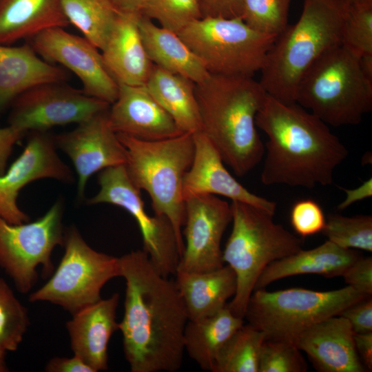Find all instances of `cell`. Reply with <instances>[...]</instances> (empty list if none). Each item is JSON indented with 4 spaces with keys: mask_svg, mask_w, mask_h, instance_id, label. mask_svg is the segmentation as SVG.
I'll use <instances>...</instances> for the list:
<instances>
[{
    "mask_svg": "<svg viewBox=\"0 0 372 372\" xmlns=\"http://www.w3.org/2000/svg\"><path fill=\"white\" fill-rule=\"evenodd\" d=\"M138 26L147 55L155 65L197 84L209 73L178 34L156 25L141 14Z\"/></svg>",
    "mask_w": 372,
    "mask_h": 372,
    "instance_id": "cell-27",
    "label": "cell"
},
{
    "mask_svg": "<svg viewBox=\"0 0 372 372\" xmlns=\"http://www.w3.org/2000/svg\"><path fill=\"white\" fill-rule=\"evenodd\" d=\"M296 103L328 125H358L372 109V85L343 45L321 55L301 79Z\"/></svg>",
    "mask_w": 372,
    "mask_h": 372,
    "instance_id": "cell-7",
    "label": "cell"
},
{
    "mask_svg": "<svg viewBox=\"0 0 372 372\" xmlns=\"http://www.w3.org/2000/svg\"><path fill=\"white\" fill-rule=\"evenodd\" d=\"M342 276L345 283L367 296L372 294V258L360 256Z\"/></svg>",
    "mask_w": 372,
    "mask_h": 372,
    "instance_id": "cell-39",
    "label": "cell"
},
{
    "mask_svg": "<svg viewBox=\"0 0 372 372\" xmlns=\"http://www.w3.org/2000/svg\"><path fill=\"white\" fill-rule=\"evenodd\" d=\"M10 105L8 125L25 133L79 124L110 107L109 103L87 95L65 81L34 85L16 97Z\"/></svg>",
    "mask_w": 372,
    "mask_h": 372,
    "instance_id": "cell-13",
    "label": "cell"
},
{
    "mask_svg": "<svg viewBox=\"0 0 372 372\" xmlns=\"http://www.w3.org/2000/svg\"><path fill=\"white\" fill-rule=\"evenodd\" d=\"M141 14L176 34L203 18L198 0H144Z\"/></svg>",
    "mask_w": 372,
    "mask_h": 372,
    "instance_id": "cell-34",
    "label": "cell"
},
{
    "mask_svg": "<svg viewBox=\"0 0 372 372\" xmlns=\"http://www.w3.org/2000/svg\"><path fill=\"white\" fill-rule=\"evenodd\" d=\"M327 240L344 249L372 251V216L328 215L322 231Z\"/></svg>",
    "mask_w": 372,
    "mask_h": 372,
    "instance_id": "cell-32",
    "label": "cell"
},
{
    "mask_svg": "<svg viewBox=\"0 0 372 372\" xmlns=\"http://www.w3.org/2000/svg\"><path fill=\"white\" fill-rule=\"evenodd\" d=\"M195 94L200 132L236 175H246L265 154L256 116L267 94L253 77L209 74L195 84Z\"/></svg>",
    "mask_w": 372,
    "mask_h": 372,
    "instance_id": "cell-3",
    "label": "cell"
},
{
    "mask_svg": "<svg viewBox=\"0 0 372 372\" xmlns=\"http://www.w3.org/2000/svg\"><path fill=\"white\" fill-rule=\"evenodd\" d=\"M121 12L141 13L144 0H110Z\"/></svg>",
    "mask_w": 372,
    "mask_h": 372,
    "instance_id": "cell-46",
    "label": "cell"
},
{
    "mask_svg": "<svg viewBox=\"0 0 372 372\" xmlns=\"http://www.w3.org/2000/svg\"><path fill=\"white\" fill-rule=\"evenodd\" d=\"M367 296L347 286L332 291L289 288L278 291L254 290L244 319L262 331L266 340L295 342L304 331Z\"/></svg>",
    "mask_w": 372,
    "mask_h": 372,
    "instance_id": "cell-8",
    "label": "cell"
},
{
    "mask_svg": "<svg viewBox=\"0 0 372 372\" xmlns=\"http://www.w3.org/2000/svg\"><path fill=\"white\" fill-rule=\"evenodd\" d=\"M68 79L67 70L43 60L28 43L19 46L0 43V112L34 85Z\"/></svg>",
    "mask_w": 372,
    "mask_h": 372,
    "instance_id": "cell-23",
    "label": "cell"
},
{
    "mask_svg": "<svg viewBox=\"0 0 372 372\" xmlns=\"http://www.w3.org/2000/svg\"><path fill=\"white\" fill-rule=\"evenodd\" d=\"M54 140L48 131L29 132L21 154L0 176V216L11 224L30 221V217L17 205L19 192L28 184L41 179L53 178L72 183L73 172L60 158Z\"/></svg>",
    "mask_w": 372,
    "mask_h": 372,
    "instance_id": "cell-16",
    "label": "cell"
},
{
    "mask_svg": "<svg viewBox=\"0 0 372 372\" xmlns=\"http://www.w3.org/2000/svg\"><path fill=\"white\" fill-rule=\"evenodd\" d=\"M338 316L346 318L355 333L372 332V299L368 296L342 310Z\"/></svg>",
    "mask_w": 372,
    "mask_h": 372,
    "instance_id": "cell-40",
    "label": "cell"
},
{
    "mask_svg": "<svg viewBox=\"0 0 372 372\" xmlns=\"http://www.w3.org/2000/svg\"><path fill=\"white\" fill-rule=\"evenodd\" d=\"M26 41L43 60L74 73L85 94L110 105L116 101L118 84L105 66L100 50L85 37L56 27Z\"/></svg>",
    "mask_w": 372,
    "mask_h": 372,
    "instance_id": "cell-14",
    "label": "cell"
},
{
    "mask_svg": "<svg viewBox=\"0 0 372 372\" xmlns=\"http://www.w3.org/2000/svg\"><path fill=\"white\" fill-rule=\"evenodd\" d=\"M6 350L0 343V372H5L8 371V368L6 364Z\"/></svg>",
    "mask_w": 372,
    "mask_h": 372,
    "instance_id": "cell-47",
    "label": "cell"
},
{
    "mask_svg": "<svg viewBox=\"0 0 372 372\" xmlns=\"http://www.w3.org/2000/svg\"><path fill=\"white\" fill-rule=\"evenodd\" d=\"M347 0H304L298 21L275 39L261 70L266 93L287 104L296 103L299 83L324 52L342 44Z\"/></svg>",
    "mask_w": 372,
    "mask_h": 372,
    "instance_id": "cell-4",
    "label": "cell"
},
{
    "mask_svg": "<svg viewBox=\"0 0 372 372\" xmlns=\"http://www.w3.org/2000/svg\"><path fill=\"white\" fill-rule=\"evenodd\" d=\"M174 275L189 320H198L218 312L227 306V300L236 291V274L227 265L204 272L177 270Z\"/></svg>",
    "mask_w": 372,
    "mask_h": 372,
    "instance_id": "cell-25",
    "label": "cell"
},
{
    "mask_svg": "<svg viewBox=\"0 0 372 372\" xmlns=\"http://www.w3.org/2000/svg\"><path fill=\"white\" fill-rule=\"evenodd\" d=\"M30 324L27 309L3 278H0V343L16 351Z\"/></svg>",
    "mask_w": 372,
    "mask_h": 372,
    "instance_id": "cell-33",
    "label": "cell"
},
{
    "mask_svg": "<svg viewBox=\"0 0 372 372\" xmlns=\"http://www.w3.org/2000/svg\"><path fill=\"white\" fill-rule=\"evenodd\" d=\"M118 300L117 293L108 298H101L73 313L66 323L74 355L94 372L108 368V344L118 329L116 320Z\"/></svg>",
    "mask_w": 372,
    "mask_h": 372,
    "instance_id": "cell-21",
    "label": "cell"
},
{
    "mask_svg": "<svg viewBox=\"0 0 372 372\" xmlns=\"http://www.w3.org/2000/svg\"><path fill=\"white\" fill-rule=\"evenodd\" d=\"M291 0H243L242 19L252 28L278 36L288 25Z\"/></svg>",
    "mask_w": 372,
    "mask_h": 372,
    "instance_id": "cell-36",
    "label": "cell"
},
{
    "mask_svg": "<svg viewBox=\"0 0 372 372\" xmlns=\"http://www.w3.org/2000/svg\"><path fill=\"white\" fill-rule=\"evenodd\" d=\"M97 180L100 190L87 204L108 203L128 211L139 227L143 251L154 267L165 277L174 275L180 252L174 227L166 217L146 212L141 190L131 181L125 165L100 171Z\"/></svg>",
    "mask_w": 372,
    "mask_h": 372,
    "instance_id": "cell-12",
    "label": "cell"
},
{
    "mask_svg": "<svg viewBox=\"0 0 372 372\" xmlns=\"http://www.w3.org/2000/svg\"><path fill=\"white\" fill-rule=\"evenodd\" d=\"M256 125L267 136L260 176L265 185L312 189L331 185L335 169L349 154L327 124L296 103L287 104L267 94Z\"/></svg>",
    "mask_w": 372,
    "mask_h": 372,
    "instance_id": "cell-2",
    "label": "cell"
},
{
    "mask_svg": "<svg viewBox=\"0 0 372 372\" xmlns=\"http://www.w3.org/2000/svg\"><path fill=\"white\" fill-rule=\"evenodd\" d=\"M185 203L182 234L185 242L177 270L204 272L222 267L225 264L220 245L231 222L230 204L211 194L192 196Z\"/></svg>",
    "mask_w": 372,
    "mask_h": 372,
    "instance_id": "cell-15",
    "label": "cell"
},
{
    "mask_svg": "<svg viewBox=\"0 0 372 372\" xmlns=\"http://www.w3.org/2000/svg\"><path fill=\"white\" fill-rule=\"evenodd\" d=\"M211 74L253 77L262 69L277 36L259 32L241 17H205L178 33Z\"/></svg>",
    "mask_w": 372,
    "mask_h": 372,
    "instance_id": "cell-9",
    "label": "cell"
},
{
    "mask_svg": "<svg viewBox=\"0 0 372 372\" xmlns=\"http://www.w3.org/2000/svg\"><path fill=\"white\" fill-rule=\"evenodd\" d=\"M63 209L59 199L41 217L21 224H11L0 216V267L19 292L26 293L34 287L39 266L45 276L54 271L52 253L63 245Z\"/></svg>",
    "mask_w": 372,
    "mask_h": 372,
    "instance_id": "cell-11",
    "label": "cell"
},
{
    "mask_svg": "<svg viewBox=\"0 0 372 372\" xmlns=\"http://www.w3.org/2000/svg\"><path fill=\"white\" fill-rule=\"evenodd\" d=\"M108 117L116 134L140 140L158 141L185 133L145 85L118 84V96L110 105Z\"/></svg>",
    "mask_w": 372,
    "mask_h": 372,
    "instance_id": "cell-19",
    "label": "cell"
},
{
    "mask_svg": "<svg viewBox=\"0 0 372 372\" xmlns=\"http://www.w3.org/2000/svg\"><path fill=\"white\" fill-rule=\"evenodd\" d=\"M290 222L298 235L307 237L322 232L326 224V217L316 201L302 199L292 206Z\"/></svg>",
    "mask_w": 372,
    "mask_h": 372,
    "instance_id": "cell-38",
    "label": "cell"
},
{
    "mask_svg": "<svg viewBox=\"0 0 372 372\" xmlns=\"http://www.w3.org/2000/svg\"><path fill=\"white\" fill-rule=\"evenodd\" d=\"M108 110L79 123L72 131L54 135L56 148L70 158L75 168L79 199L83 198L91 176L126 163V149L110 125Z\"/></svg>",
    "mask_w": 372,
    "mask_h": 372,
    "instance_id": "cell-17",
    "label": "cell"
},
{
    "mask_svg": "<svg viewBox=\"0 0 372 372\" xmlns=\"http://www.w3.org/2000/svg\"><path fill=\"white\" fill-rule=\"evenodd\" d=\"M352 2H369L372 1V0H349Z\"/></svg>",
    "mask_w": 372,
    "mask_h": 372,
    "instance_id": "cell-48",
    "label": "cell"
},
{
    "mask_svg": "<svg viewBox=\"0 0 372 372\" xmlns=\"http://www.w3.org/2000/svg\"><path fill=\"white\" fill-rule=\"evenodd\" d=\"M191 80L154 65L145 87L183 132L201 131L200 117Z\"/></svg>",
    "mask_w": 372,
    "mask_h": 372,
    "instance_id": "cell-28",
    "label": "cell"
},
{
    "mask_svg": "<svg viewBox=\"0 0 372 372\" xmlns=\"http://www.w3.org/2000/svg\"><path fill=\"white\" fill-rule=\"evenodd\" d=\"M293 342L265 340L262 344L258 372H305L308 364Z\"/></svg>",
    "mask_w": 372,
    "mask_h": 372,
    "instance_id": "cell-37",
    "label": "cell"
},
{
    "mask_svg": "<svg viewBox=\"0 0 372 372\" xmlns=\"http://www.w3.org/2000/svg\"><path fill=\"white\" fill-rule=\"evenodd\" d=\"M347 1L342 45L359 59L372 55V1Z\"/></svg>",
    "mask_w": 372,
    "mask_h": 372,
    "instance_id": "cell-35",
    "label": "cell"
},
{
    "mask_svg": "<svg viewBox=\"0 0 372 372\" xmlns=\"http://www.w3.org/2000/svg\"><path fill=\"white\" fill-rule=\"evenodd\" d=\"M65 252L49 280L29 296V301H47L72 314L101 298L103 286L121 276L119 258L90 247L79 230L71 226L64 231Z\"/></svg>",
    "mask_w": 372,
    "mask_h": 372,
    "instance_id": "cell-10",
    "label": "cell"
},
{
    "mask_svg": "<svg viewBox=\"0 0 372 372\" xmlns=\"http://www.w3.org/2000/svg\"><path fill=\"white\" fill-rule=\"evenodd\" d=\"M360 256L354 249L342 248L327 240L313 249H302L270 263L258 278L254 290L264 289L280 279L302 274L342 276Z\"/></svg>",
    "mask_w": 372,
    "mask_h": 372,
    "instance_id": "cell-24",
    "label": "cell"
},
{
    "mask_svg": "<svg viewBox=\"0 0 372 372\" xmlns=\"http://www.w3.org/2000/svg\"><path fill=\"white\" fill-rule=\"evenodd\" d=\"M70 24L61 0H0V43L28 40L51 28Z\"/></svg>",
    "mask_w": 372,
    "mask_h": 372,
    "instance_id": "cell-26",
    "label": "cell"
},
{
    "mask_svg": "<svg viewBox=\"0 0 372 372\" xmlns=\"http://www.w3.org/2000/svg\"><path fill=\"white\" fill-rule=\"evenodd\" d=\"M119 260L126 288L118 329L131 371L179 370L189 318L175 281L162 276L143 250L132 251Z\"/></svg>",
    "mask_w": 372,
    "mask_h": 372,
    "instance_id": "cell-1",
    "label": "cell"
},
{
    "mask_svg": "<svg viewBox=\"0 0 372 372\" xmlns=\"http://www.w3.org/2000/svg\"><path fill=\"white\" fill-rule=\"evenodd\" d=\"M45 369L48 372H94L75 355L72 358H53L48 361Z\"/></svg>",
    "mask_w": 372,
    "mask_h": 372,
    "instance_id": "cell-43",
    "label": "cell"
},
{
    "mask_svg": "<svg viewBox=\"0 0 372 372\" xmlns=\"http://www.w3.org/2000/svg\"><path fill=\"white\" fill-rule=\"evenodd\" d=\"M356 351L362 362L367 369H372V332L364 333H354Z\"/></svg>",
    "mask_w": 372,
    "mask_h": 372,
    "instance_id": "cell-45",
    "label": "cell"
},
{
    "mask_svg": "<svg viewBox=\"0 0 372 372\" xmlns=\"http://www.w3.org/2000/svg\"><path fill=\"white\" fill-rule=\"evenodd\" d=\"M244 324L226 306L213 315L189 320L184 332V349L205 371H212L216 360L229 339Z\"/></svg>",
    "mask_w": 372,
    "mask_h": 372,
    "instance_id": "cell-29",
    "label": "cell"
},
{
    "mask_svg": "<svg viewBox=\"0 0 372 372\" xmlns=\"http://www.w3.org/2000/svg\"><path fill=\"white\" fill-rule=\"evenodd\" d=\"M231 232L223 250L224 264L236 276V291L227 304L244 319L249 299L270 263L302 249V240L273 221V214L249 203L231 201Z\"/></svg>",
    "mask_w": 372,
    "mask_h": 372,
    "instance_id": "cell-6",
    "label": "cell"
},
{
    "mask_svg": "<svg viewBox=\"0 0 372 372\" xmlns=\"http://www.w3.org/2000/svg\"><path fill=\"white\" fill-rule=\"evenodd\" d=\"M345 194V198L337 207L338 211L347 209L352 204L372 196V179L364 181L362 184L354 189L340 188Z\"/></svg>",
    "mask_w": 372,
    "mask_h": 372,
    "instance_id": "cell-44",
    "label": "cell"
},
{
    "mask_svg": "<svg viewBox=\"0 0 372 372\" xmlns=\"http://www.w3.org/2000/svg\"><path fill=\"white\" fill-rule=\"evenodd\" d=\"M117 136L126 149L124 165L129 178L139 190L149 194L154 214L166 217L172 223L181 257L185 219L183 183L194 155V134L185 132L158 141Z\"/></svg>",
    "mask_w": 372,
    "mask_h": 372,
    "instance_id": "cell-5",
    "label": "cell"
},
{
    "mask_svg": "<svg viewBox=\"0 0 372 372\" xmlns=\"http://www.w3.org/2000/svg\"><path fill=\"white\" fill-rule=\"evenodd\" d=\"M61 6L69 24L101 51L120 12L110 0H61Z\"/></svg>",
    "mask_w": 372,
    "mask_h": 372,
    "instance_id": "cell-30",
    "label": "cell"
},
{
    "mask_svg": "<svg viewBox=\"0 0 372 372\" xmlns=\"http://www.w3.org/2000/svg\"><path fill=\"white\" fill-rule=\"evenodd\" d=\"M25 134L22 130L10 125L0 127V176L6 170L8 160L14 145Z\"/></svg>",
    "mask_w": 372,
    "mask_h": 372,
    "instance_id": "cell-42",
    "label": "cell"
},
{
    "mask_svg": "<svg viewBox=\"0 0 372 372\" xmlns=\"http://www.w3.org/2000/svg\"><path fill=\"white\" fill-rule=\"evenodd\" d=\"M141 14L120 12L101 50L105 66L118 84L145 85L154 65L141 35Z\"/></svg>",
    "mask_w": 372,
    "mask_h": 372,
    "instance_id": "cell-22",
    "label": "cell"
},
{
    "mask_svg": "<svg viewBox=\"0 0 372 372\" xmlns=\"http://www.w3.org/2000/svg\"><path fill=\"white\" fill-rule=\"evenodd\" d=\"M265 340L262 331L244 323L220 351L211 372H258L260 351Z\"/></svg>",
    "mask_w": 372,
    "mask_h": 372,
    "instance_id": "cell-31",
    "label": "cell"
},
{
    "mask_svg": "<svg viewBox=\"0 0 372 372\" xmlns=\"http://www.w3.org/2000/svg\"><path fill=\"white\" fill-rule=\"evenodd\" d=\"M194 155L183 183L184 200L211 194L251 204L275 214L276 203L245 188L227 171L217 149L201 132L194 134Z\"/></svg>",
    "mask_w": 372,
    "mask_h": 372,
    "instance_id": "cell-18",
    "label": "cell"
},
{
    "mask_svg": "<svg viewBox=\"0 0 372 372\" xmlns=\"http://www.w3.org/2000/svg\"><path fill=\"white\" fill-rule=\"evenodd\" d=\"M294 343L319 372H365L349 322L334 316L302 333Z\"/></svg>",
    "mask_w": 372,
    "mask_h": 372,
    "instance_id": "cell-20",
    "label": "cell"
},
{
    "mask_svg": "<svg viewBox=\"0 0 372 372\" xmlns=\"http://www.w3.org/2000/svg\"><path fill=\"white\" fill-rule=\"evenodd\" d=\"M203 17H241L243 0H198Z\"/></svg>",
    "mask_w": 372,
    "mask_h": 372,
    "instance_id": "cell-41",
    "label": "cell"
}]
</instances>
